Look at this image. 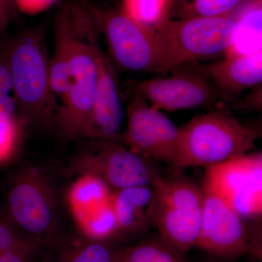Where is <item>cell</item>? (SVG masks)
<instances>
[{
    "label": "cell",
    "instance_id": "obj_1",
    "mask_svg": "<svg viewBox=\"0 0 262 262\" xmlns=\"http://www.w3.org/2000/svg\"><path fill=\"white\" fill-rule=\"evenodd\" d=\"M261 133L243 125L222 105L180 127L178 167L213 166L246 155Z\"/></svg>",
    "mask_w": 262,
    "mask_h": 262
},
{
    "label": "cell",
    "instance_id": "obj_2",
    "mask_svg": "<svg viewBox=\"0 0 262 262\" xmlns=\"http://www.w3.org/2000/svg\"><path fill=\"white\" fill-rule=\"evenodd\" d=\"M18 111L34 125H56L58 104L51 89L49 60L42 34L30 32L19 38L8 57Z\"/></svg>",
    "mask_w": 262,
    "mask_h": 262
},
{
    "label": "cell",
    "instance_id": "obj_3",
    "mask_svg": "<svg viewBox=\"0 0 262 262\" xmlns=\"http://www.w3.org/2000/svg\"><path fill=\"white\" fill-rule=\"evenodd\" d=\"M163 53L165 72L225 53L237 31L235 15L227 17L169 18L154 29Z\"/></svg>",
    "mask_w": 262,
    "mask_h": 262
},
{
    "label": "cell",
    "instance_id": "obj_4",
    "mask_svg": "<svg viewBox=\"0 0 262 262\" xmlns=\"http://www.w3.org/2000/svg\"><path fill=\"white\" fill-rule=\"evenodd\" d=\"M70 2L76 37L69 89L58 106L56 125L65 137L89 138L97 89V65L82 28L80 0Z\"/></svg>",
    "mask_w": 262,
    "mask_h": 262
},
{
    "label": "cell",
    "instance_id": "obj_5",
    "mask_svg": "<svg viewBox=\"0 0 262 262\" xmlns=\"http://www.w3.org/2000/svg\"><path fill=\"white\" fill-rule=\"evenodd\" d=\"M87 5L119 67L129 72H165L163 53L154 29L138 23L122 10L100 9L88 1Z\"/></svg>",
    "mask_w": 262,
    "mask_h": 262
},
{
    "label": "cell",
    "instance_id": "obj_6",
    "mask_svg": "<svg viewBox=\"0 0 262 262\" xmlns=\"http://www.w3.org/2000/svg\"><path fill=\"white\" fill-rule=\"evenodd\" d=\"M156 206L153 219L162 232L181 246L198 241L203 218V189L184 179L155 181Z\"/></svg>",
    "mask_w": 262,
    "mask_h": 262
},
{
    "label": "cell",
    "instance_id": "obj_7",
    "mask_svg": "<svg viewBox=\"0 0 262 262\" xmlns=\"http://www.w3.org/2000/svg\"><path fill=\"white\" fill-rule=\"evenodd\" d=\"M96 140L95 149L76 158L73 168L77 173L97 177L115 191L153 185L158 176L146 158L115 140Z\"/></svg>",
    "mask_w": 262,
    "mask_h": 262
},
{
    "label": "cell",
    "instance_id": "obj_8",
    "mask_svg": "<svg viewBox=\"0 0 262 262\" xmlns=\"http://www.w3.org/2000/svg\"><path fill=\"white\" fill-rule=\"evenodd\" d=\"M134 95L153 107L168 112L225 104L218 90L203 72H183L136 82Z\"/></svg>",
    "mask_w": 262,
    "mask_h": 262
},
{
    "label": "cell",
    "instance_id": "obj_9",
    "mask_svg": "<svg viewBox=\"0 0 262 262\" xmlns=\"http://www.w3.org/2000/svg\"><path fill=\"white\" fill-rule=\"evenodd\" d=\"M82 28L97 65L96 101L89 139L116 140L120 136L125 113L120 88L110 58L98 41V28L89 10L81 11Z\"/></svg>",
    "mask_w": 262,
    "mask_h": 262
},
{
    "label": "cell",
    "instance_id": "obj_10",
    "mask_svg": "<svg viewBox=\"0 0 262 262\" xmlns=\"http://www.w3.org/2000/svg\"><path fill=\"white\" fill-rule=\"evenodd\" d=\"M123 139L128 148L144 157L173 164L178 151L180 127L134 95L127 110Z\"/></svg>",
    "mask_w": 262,
    "mask_h": 262
},
{
    "label": "cell",
    "instance_id": "obj_11",
    "mask_svg": "<svg viewBox=\"0 0 262 262\" xmlns=\"http://www.w3.org/2000/svg\"><path fill=\"white\" fill-rule=\"evenodd\" d=\"M205 180L219 191L242 218L261 214V153L243 155L208 167Z\"/></svg>",
    "mask_w": 262,
    "mask_h": 262
},
{
    "label": "cell",
    "instance_id": "obj_12",
    "mask_svg": "<svg viewBox=\"0 0 262 262\" xmlns=\"http://www.w3.org/2000/svg\"><path fill=\"white\" fill-rule=\"evenodd\" d=\"M8 205L15 225L31 237L42 238L54 229V195L47 181L36 170L26 172L13 184Z\"/></svg>",
    "mask_w": 262,
    "mask_h": 262
},
{
    "label": "cell",
    "instance_id": "obj_13",
    "mask_svg": "<svg viewBox=\"0 0 262 262\" xmlns=\"http://www.w3.org/2000/svg\"><path fill=\"white\" fill-rule=\"evenodd\" d=\"M203 194V218L198 241L206 247L218 250L238 247L245 235L242 217L206 180Z\"/></svg>",
    "mask_w": 262,
    "mask_h": 262
},
{
    "label": "cell",
    "instance_id": "obj_14",
    "mask_svg": "<svg viewBox=\"0 0 262 262\" xmlns=\"http://www.w3.org/2000/svg\"><path fill=\"white\" fill-rule=\"evenodd\" d=\"M202 72L218 90L225 102H235L246 90L262 82V51L251 54H225L203 66Z\"/></svg>",
    "mask_w": 262,
    "mask_h": 262
},
{
    "label": "cell",
    "instance_id": "obj_15",
    "mask_svg": "<svg viewBox=\"0 0 262 262\" xmlns=\"http://www.w3.org/2000/svg\"><path fill=\"white\" fill-rule=\"evenodd\" d=\"M76 29L70 0L62 5L55 21L54 53L49 61L50 84L56 101L63 100L69 89Z\"/></svg>",
    "mask_w": 262,
    "mask_h": 262
},
{
    "label": "cell",
    "instance_id": "obj_16",
    "mask_svg": "<svg viewBox=\"0 0 262 262\" xmlns=\"http://www.w3.org/2000/svg\"><path fill=\"white\" fill-rule=\"evenodd\" d=\"M112 200L118 229L130 230L153 219L156 206V191L153 185L115 191Z\"/></svg>",
    "mask_w": 262,
    "mask_h": 262
},
{
    "label": "cell",
    "instance_id": "obj_17",
    "mask_svg": "<svg viewBox=\"0 0 262 262\" xmlns=\"http://www.w3.org/2000/svg\"><path fill=\"white\" fill-rule=\"evenodd\" d=\"M111 189L101 179L82 175L69 189L67 200L75 220L111 201Z\"/></svg>",
    "mask_w": 262,
    "mask_h": 262
},
{
    "label": "cell",
    "instance_id": "obj_18",
    "mask_svg": "<svg viewBox=\"0 0 262 262\" xmlns=\"http://www.w3.org/2000/svg\"><path fill=\"white\" fill-rule=\"evenodd\" d=\"M238 10L233 46L225 54H251L261 48V0H249Z\"/></svg>",
    "mask_w": 262,
    "mask_h": 262
},
{
    "label": "cell",
    "instance_id": "obj_19",
    "mask_svg": "<svg viewBox=\"0 0 262 262\" xmlns=\"http://www.w3.org/2000/svg\"><path fill=\"white\" fill-rule=\"evenodd\" d=\"M248 1L249 0H175L171 14L173 13L177 15V18L232 16Z\"/></svg>",
    "mask_w": 262,
    "mask_h": 262
},
{
    "label": "cell",
    "instance_id": "obj_20",
    "mask_svg": "<svg viewBox=\"0 0 262 262\" xmlns=\"http://www.w3.org/2000/svg\"><path fill=\"white\" fill-rule=\"evenodd\" d=\"M175 0H122V11L138 23L155 29L170 18Z\"/></svg>",
    "mask_w": 262,
    "mask_h": 262
},
{
    "label": "cell",
    "instance_id": "obj_21",
    "mask_svg": "<svg viewBox=\"0 0 262 262\" xmlns=\"http://www.w3.org/2000/svg\"><path fill=\"white\" fill-rule=\"evenodd\" d=\"M75 221L83 233L93 239L104 238L118 229L113 200Z\"/></svg>",
    "mask_w": 262,
    "mask_h": 262
},
{
    "label": "cell",
    "instance_id": "obj_22",
    "mask_svg": "<svg viewBox=\"0 0 262 262\" xmlns=\"http://www.w3.org/2000/svg\"><path fill=\"white\" fill-rule=\"evenodd\" d=\"M18 112L8 58L0 60V117L18 120Z\"/></svg>",
    "mask_w": 262,
    "mask_h": 262
},
{
    "label": "cell",
    "instance_id": "obj_23",
    "mask_svg": "<svg viewBox=\"0 0 262 262\" xmlns=\"http://www.w3.org/2000/svg\"><path fill=\"white\" fill-rule=\"evenodd\" d=\"M18 120H8L0 117V163L13 155L19 141Z\"/></svg>",
    "mask_w": 262,
    "mask_h": 262
},
{
    "label": "cell",
    "instance_id": "obj_24",
    "mask_svg": "<svg viewBox=\"0 0 262 262\" xmlns=\"http://www.w3.org/2000/svg\"><path fill=\"white\" fill-rule=\"evenodd\" d=\"M64 262H111V256L106 246L93 242L81 246Z\"/></svg>",
    "mask_w": 262,
    "mask_h": 262
},
{
    "label": "cell",
    "instance_id": "obj_25",
    "mask_svg": "<svg viewBox=\"0 0 262 262\" xmlns=\"http://www.w3.org/2000/svg\"><path fill=\"white\" fill-rule=\"evenodd\" d=\"M27 244L19 237L11 225L4 220H0V256Z\"/></svg>",
    "mask_w": 262,
    "mask_h": 262
},
{
    "label": "cell",
    "instance_id": "obj_26",
    "mask_svg": "<svg viewBox=\"0 0 262 262\" xmlns=\"http://www.w3.org/2000/svg\"><path fill=\"white\" fill-rule=\"evenodd\" d=\"M129 262H173L168 253L151 247L141 246L131 253Z\"/></svg>",
    "mask_w": 262,
    "mask_h": 262
},
{
    "label": "cell",
    "instance_id": "obj_27",
    "mask_svg": "<svg viewBox=\"0 0 262 262\" xmlns=\"http://www.w3.org/2000/svg\"><path fill=\"white\" fill-rule=\"evenodd\" d=\"M15 7L29 15H35L47 10L57 0H13Z\"/></svg>",
    "mask_w": 262,
    "mask_h": 262
},
{
    "label": "cell",
    "instance_id": "obj_28",
    "mask_svg": "<svg viewBox=\"0 0 262 262\" xmlns=\"http://www.w3.org/2000/svg\"><path fill=\"white\" fill-rule=\"evenodd\" d=\"M31 247L29 244L20 246L0 256V262H29Z\"/></svg>",
    "mask_w": 262,
    "mask_h": 262
},
{
    "label": "cell",
    "instance_id": "obj_29",
    "mask_svg": "<svg viewBox=\"0 0 262 262\" xmlns=\"http://www.w3.org/2000/svg\"><path fill=\"white\" fill-rule=\"evenodd\" d=\"M13 7V0H0V32L4 30L9 23Z\"/></svg>",
    "mask_w": 262,
    "mask_h": 262
},
{
    "label": "cell",
    "instance_id": "obj_30",
    "mask_svg": "<svg viewBox=\"0 0 262 262\" xmlns=\"http://www.w3.org/2000/svg\"><path fill=\"white\" fill-rule=\"evenodd\" d=\"M113 262H121V261H113Z\"/></svg>",
    "mask_w": 262,
    "mask_h": 262
}]
</instances>
